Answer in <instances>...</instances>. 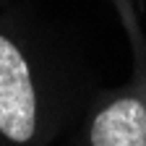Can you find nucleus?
Wrapping results in <instances>:
<instances>
[{
	"mask_svg": "<svg viewBox=\"0 0 146 146\" xmlns=\"http://www.w3.org/2000/svg\"><path fill=\"white\" fill-rule=\"evenodd\" d=\"M36 97L24 55L5 36H0V133L24 143L34 136Z\"/></svg>",
	"mask_w": 146,
	"mask_h": 146,
	"instance_id": "f257e3e1",
	"label": "nucleus"
},
{
	"mask_svg": "<svg viewBox=\"0 0 146 146\" xmlns=\"http://www.w3.org/2000/svg\"><path fill=\"white\" fill-rule=\"evenodd\" d=\"M91 146H146V107L138 99H117L97 115Z\"/></svg>",
	"mask_w": 146,
	"mask_h": 146,
	"instance_id": "f03ea898",
	"label": "nucleus"
}]
</instances>
